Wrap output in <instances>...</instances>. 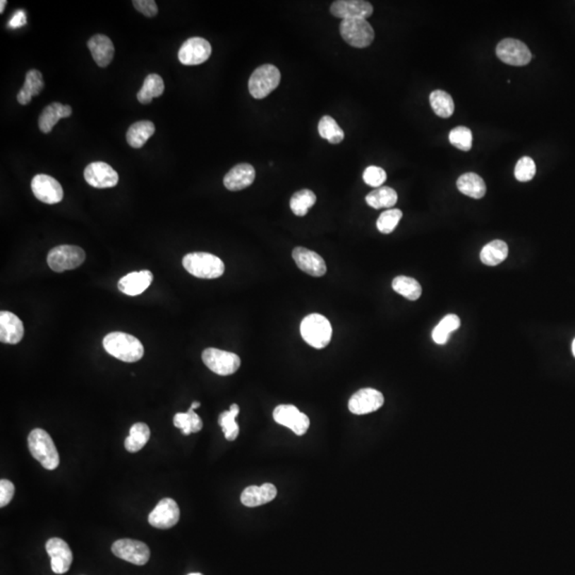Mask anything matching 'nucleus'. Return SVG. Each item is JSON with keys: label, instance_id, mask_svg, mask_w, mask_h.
Returning <instances> with one entry per match:
<instances>
[{"label": "nucleus", "instance_id": "1", "mask_svg": "<svg viewBox=\"0 0 575 575\" xmlns=\"http://www.w3.org/2000/svg\"><path fill=\"white\" fill-rule=\"evenodd\" d=\"M102 344L107 353L124 363H137L144 355L141 341L126 332H110L104 337Z\"/></svg>", "mask_w": 575, "mask_h": 575}, {"label": "nucleus", "instance_id": "2", "mask_svg": "<svg viewBox=\"0 0 575 575\" xmlns=\"http://www.w3.org/2000/svg\"><path fill=\"white\" fill-rule=\"evenodd\" d=\"M28 447L31 455L46 470H54L59 467V453L52 437L41 428H35L28 436Z\"/></svg>", "mask_w": 575, "mask_h": 575}, {"label": "nucleus", "instance_id": "3", "mask_svg": "<svg viewBox=\"0 0 575 575\" xmlns=\"http://www.w3.org/2000/svg\"><path fill=\"white\" fill-rule=\"evenodd\" d=\"M183 265L191 275L202 279L221 277L225 272L223 261L209 253H190L183 257Z\"/></svg>", "mask_w": 575, "mask_h": 575}, {"label": "nucleus", "instance_id": "4", "mask_svg": "<svg viewBox=\"0 0 575 575\" xmlns=\"http://www.w3.org/2000/svg\"><path fill=\"white\" fill-rule=\"evenodd\" d=\"M301 334L310 346L321 350L326 348L332 340V324L324 315L313 313L303 320Z\"/></svg>", "mask_w": 575, "mask_h": 575}, {"label": "nucleus", "instance_id": "5", "mask_svg": "<svg viewBox=\"0 0 575 575\" xmlns=\"http://www.w3.org/2000/svg\"><path fill=\"white\" fill-rule=\"evenodd\" d=\"M280 78L279 70L273 64L259 66L250 76L248 91L256 99H263L279 85Z\"/></svg>", "mask_w": 575, "mask_h": 575}, {"label": "nucleus", "instance_id": "6", "mask_svg": "<svg viewBox=\"0 0 575 575\" xmlns=\"http://www.w3.org/2000/svg\"><path fill=\"white\" fill-rule=\"evenodd\" d=\"M340 35L349 45L356 48L368 47L375 37L374 29L363 18L343 20L340 24Z\"/></svg>", "mask_w": 575, "mask_h": 575}, {"label": "nucleus", "instance_id": "7", "mask_svg": "<svg viewBox=\"0 0 575 575\" xmlns=\"http://www.w3.org/2000/svg\"><path fill=\"white\" fill-rule=\"evenodd\" d=\"M85 259V250L79 246H60L50 250L47 256V263L52 271L62 273L80 267Z\"/></svg>", "mask_w": 575, "mask_h": 575}, {"label": "nucleus", "instance_id": "8", "mask_svg": "<svg viewBox=\"0 0 575 575\" xmlns=\"http://www.w3.org/2000/svg\"><path fill=\"white\" fill-rule=\"evenodd\" d=\"M202 361L213 373L227 376L235 374L241 365V359L237 354L209 348L202 352Z\"/></svg>", "mask_w": 575, "mask_h": 575}, {"label": "nucleus", "instance_id": "9", "mask_svg": "<svg viewBox=\"0 0 575 575\" xmlns=\"http://www.w3.org/2000/svg\"><path fill=\"white\" fill-rule=\"evenodd\" d=\"M497 58L512 66H528L532 60V52L523 42L516 39H504L497 44Z\"/></svg>", "mask_w": 575, "mask_h": 575}, {"label": "nucleus", "instance_id": "10", "mask_svg": "<svg viewBox=\"0 0 575 575\" xmlns=\"http://www.w3.org/2000/svg\"><path fill=\"white\" fill-rule=\"evenodd\" d=\"M112 553L121 559L137 566H143L150 560V547L141 541L120 539L112 545Z\"/></svg>", "mask_w": 575, "mask_h": 575}, {"label": "nucleus", "instance_id": "11", "mask_svg": "<svg viewBox=\"0 0 575 575\" xmlns=\"http://www.w3.org/2000/svg\"><path fill=\"white\" fill-rule=\"evenodd\" d=\"M273 418L276 423L290 428L298 436L306 434L310 426L309 418L293 405H279L276 407Z\"/></svg>", "mask_w": 575, "mask_h": 575}, {"label": "nucleus", "instance_id": "12", "mask_svg": "<svg viewBox=\"0 0 575 575\" xmlns=\"http://www.w3.org/2000/svg\"><path fill=\"white\" fill-rule=\"evenodd\" d=\"M212 48L202 37H190L181 45L178 59L183 66H200L210 58Z\"/></svg>", "mask_w": 575, "mask_h": 575}, {"label": "nucleus", "instance_id": "13", "mask_svg": "<svg viewBox=\"0 0 575 575\" xmlns=\"http://www.w3.org/2000/svg\"><path fill=\"white\" fill-rule=\"evenodd\" d=\"M181 518V509L176 502L169 497L161 500L156 507L154 508L150 516L148 522L150 526L161 530H167L178 523Z\"/></svg>", "mask_w": 575, "mask_h": 575}, {"label": "nucleus", "instance_id": "14", "mask_svg": "<svg viewBox=\"0 0 575 575\" xmlns=\"http://www.w3.org/2000/svg\"><path fill=\"white\" fill-rule=\"evenodd\" d=\"M31 189L35 198L45 204H58L63 200L62 186L49 175H35L31 181Z\"/></svg>", "mask_w": 575, "mask_h": 575}, {"label": "nucleus", "instance_id": "15", "mask_svg": "<svg viewBox=\"0 0 575 575\" xmlns=\"http://www.w3.org/2000/svg\"><path fill=\"white\" fill-rule=\"evenodd\" d=\"M384 395L372 388L361 389L349 401V409L354 415H367L378 411L384 405Z\"/></svg>", "mask_w": 575, "mask_h": 575}, {"label": "nucleus", "instance_id": "16", "mask_svg": "<svg viewBox=\"0 0 575 575\" xmlns=\"http://www.w3.org/2000/svg\"><path fill=\"white\" fill-rule=\"evenodd\" d=\"M330 13L342 20H367L373 14V6L363 0H338L330 6Z\"/></svg>", "mask_w": 575, "mask_h": 575}, {"label": "nucleus", "instance_id": "17", "mask_svg": "<svg viewBox=\"0 0 575 575\" xmlns=\"http://www.w3.org/2000/svg\"><path fill=\"white\" fill-rule=\"evenodd\" d=\"M85 179L92 187L107 189L118 185L119 175L115 169L107 163L93 162L85 167Z\"/></svg>", "mask_w": 575, "mask_h": 575}, {"label": "nucleus", "instance_id": "18", "mask_svg": "<svg viewBox=\"0 0 575 575\" xmlns=\"http://www.w3.org/2000/svg\"><path fill=\"white\" fill-rule=\"evenodd\" d=\"M46 551L52 558V569L56 574H64L70 570L73 562V552L61 538H50L46 543Z\"/></svg>", "mask_w": 575, "mask_h": 575}, {"label": "nucleus", "instance_id": "19", "mask_svg": "<svg viewBox=\"0 0 575 575\" xmlns=\"http://www.w3.org/2000/svg\"><path fill=\"white\" fill-rule=\"evenodd\" d=\"M292 257L300 270L313 277H322L327 271L324 259L313 250L300 246L294 248Z\"/></svg>", "mask_w": 575, "mask_h": 575}, {"label": "nucleus", "instance_id": "20", "mask_svg": "<svg viewBox=\"0 0 575 575\" xmlns=\"http://www.w3.org/2000/svg\"><path fill=\"white\" fill-rule=\"evenodd\" d=\"M256 171L248 163L236 165L224 177V186L229 191H241L254 183Z\"/></svg>", "mask_w": 575, "mask_h": 575}, {"label": "nucleus", "instance_id": "21", "mask_svg": "<svg viewBox=\"0 0 575 575\" xmlns=\"http://www.w3.org/2000/svg\"><path fill=\"white\" fill-rule=\"evenodd\" d=\"M24 337V324L20 317L9 311L0 313V341L7 344H18Z\"/></svg>", "mask_w": 575, "mask_h": 575}, {"label": "nucleus", "instance_id": "22", "mask_svg": "<svg viewBox=\"0 0 575 575\" xmlns=\"http://www.w3.org/2000/svg\"><path fill=\"white\" fill-rule=\"evenodd\" d=\"M154 276L152 272L144 271L133 272L121 278L119 282V290L122 293L129 296H137L143 293L152 284Z\"/></svg>", "mask_w": 575, "mask_h": 575}, {"label": "nucleus", "instance_id": "23", "mask_svg": "<svg viewBox=\"0 0 575 575\" xmlns=\"http://www.w3.org/2000/svg\"><path fill=\"white\" fill-rule=\"evenodd\" d=\"M94 61L100 68H107L114 56V45L107 35H96L87 42Z\"/></svg>", "mask_w": 575, "mask_h": 575}, {"label": "nucleus", "instance_id": "24", "mask_svg": "<svg viewBox=\"0 0 575 575\" xmlns=\"http://www.w3.org/2000/svg\"><path fill=\"white\" fill-rule=\"evenodd\" d=\"M277 495V489L273 484L250 486L241 495V503L246 507H257L273 501Z\"/></svg>", "mask_w": 575, "mask_h": 575}, {"label": "nucleus", "instance_id": "25", "mask_svg": "<svg viewBox=\"0 0 575 575\" xmlns=\"http://www.w3.org/2000/svg\"><path fill=\"white\" fill-rule=\"evenodd\" d=\"M73 110L68 104L52 102L44 109L39 118V127L42 133H52V128L61 119L70 118Z\"/></svg>", "mask_w": 575, "mask_h": 575}, {"label": "nucleus", "instance_id": "26", "mask_svg": "<svg viewBox=\"0 0 575 575\" xmlns=\"http://www.w3.org/2000/svg\"><path fill=\"white\" fill-rule=\"evenodd\" d=\"M457 189L469 198L480 200L486 194L487 188L484 179L476 173H466L457 181Z\"/></svg>", "mask_w": 575, "mask_h": 575}, {"label": "nucleus", "instance_id": "27", "mask_svg": "<svg viewBox=\"0 0 575 575\" xmlns=\"http://www.w3.org/2000/svg\"><path fill=\"white\" fill-rule=\"evenodd\" d=\"M44 79L41 72L37 70H30L26 74L24 85L18 94V100L20 104H28L33 96L39 95L43 91Z\"/></svg>", "mask_w": 575, "mask_h": 575}, {"label": "nucleus", "instance_id": "28", "mask_svg": "<svg viewBox=\"0 0 575 575\" xmlns=\"http://www.w3.org/2000/svg\"><path fill=\"white\" fill-rule=\"evenodd\" d=\"M155 133L154 123L150 121H140L129 127L126 139L133 148H141Z\"/></svg>", "mask_w": 575, "mask_h": 575}, {"label": "nucleus", "instance_id": "29", "mask_svg": "<svg viewBox=\"0 0 575 575\" xmlns=\"http://www.w3.org/2000/svg\"><path fill=\"white\" fill-rule=\"evenodd\" d=\"M164 92V83L158 74H150L144 80L143 87L138 92V100L141 104H147L155 97H160Z\"/></svg>", "mask_w": 575, "mask_h": 575}, {"label": "nucleus", "instance_id": "30", "mask_svg": "<svg viewBox=\"0 0 575 575\" xmlns=\"http://www.w3.org/2000/svg\"><path fill=\"white\" fill-rule=\"evenodd\" d=\"M508 256V246L502 240H495L483 248L480 260L484 265L495 267L503 262Z\"/></svg>", "mask_w": 575, "mask_h": 575}, {"label": "nucleus", "instance_id": "31", "mask_svg": "<svg viewBox=\"0 0 575 575\" xmlns=\"http://www.w3.org/2000/svg\"><path fill=\"white\" fill-rule=\"evenodd\" d=\"M365 202L374 209L391 208L397 202V193L390 187H380L365 196Z\"/></svg>", "mask_w": 575, "mask_h": 575}, {"label": "nucleus", "instance_id": "32", "mask_svg": "<svg viewBox=\"0 0 575 575\" xmlns=\"http://www.w3.org/2000/svg\"><path fill=\"white\" fill-rule=\"evenodd\" d=\"M150 438V430L145 423L133 424L125 440V447L129 453H137L145 447Z\"/></svg>", "mask_w": 575, "mask_h": 575}, {"label": "nucleus", "instance_id": "33", "mask_svg": "<svg viewBox=\"0 0 575 575\" xmlns=\"http://www.w3.org/2000/svg\"><path fill=\"white\" fill-rule=\"evenodd\" d=\"M392 288L397 293L401 294L409 301L419 300L422 294V286L415 278L407 276H397L393 279Z\"/></svg>", "mask_w": 575, "mask_h": 575}, {"label": "nucleus", "instance_id": "34", "mask_svg": "<svg viewBox=\"0 0 575 575\" xmlns=\"http://www.w3.org/2000/svg\"><path fill=\"white\" fill-rule=\"evenodd\" d=\"M430 102L434 112L440 118L447 119L453 115L455 106H454L453 98L447 92L442 90L432 92L430 95Z\"/></svg>", "mask_w": 575, "mask_h": 575}, {"label": "nucleus", "instance_id": "35", "mask_svg": "<svg viewBox=\"0 0 575 575\" xmlns=\"http://www.w3.org/2000/svg\"><path fill=\"white\" fill-rule=\"evenodd\" d=\"M240 408L237 404L230 406L229 411H224L219 415V424L224 432V436L228 441H234L239 436L240 428L236 422V418L239 415Z\"/></svg>", "mask_w": 575, "mask_h": 575}, {"label": "nucleus", "instance_id": "36", "mask_svg": "<svg viewBox=\"0 0 575 575\" xmlns=\"http://www.w3.org/2000/svg\"><path fill=\"white\" fill-rule=\"evenodd\" d=\"M460 327V319L456 315H447L432 330V340L439 345H444L449 341L451 332Z\"/></svg>", "mask_w": 575, "mask_h": 575}, {"label": "nucleus", "instance_id": "37", "mask_svg": "<svg viewBox=\"0 0 575 575\" xmlns=\"http://www.w3.org/2000/svg\"><path fill=\"white\" fill-rule=\"evenodd\" d=\"M174 425L177 428H181L183 435L192 434V432H198L202 430V421L198 413H194V409L190 407L188 413H178L174 417Z\"/></svg>", "mask_w": 575, "mask_h": 575}, {"label": "nucleus", "instance_id": "38", "mask_svg": "<svg viewBox=\"0 0 575 575\" xmlns=\"http://www.w3.org/2000/svg\"><path fill=\"white\" fill-rule=\"evenodd\" d=\"M317 202V196L310 190H301L296 192L290 200V208L292 212L298 217H305L308 213L309 208Z\"/></svg>", "mask_w": 575, "mask_h": 575}, {"label": "nucleus", "instance_id": "39", "mask_svg": "<svg viewBox=\"0 0 575 575\" xmlns=\"http://www.w3.org/2000/svg\"><path fill=\"white\" fill-rule=\"evenodd\" d=\"M320 135L323 139L327 140L330 144H339L344 139V131L339 126L338 123L329 115H325L320 120L319 126Z\"/></svg>", "mask_w": 575, "mask_h": 575}, {"label": "nucleus", "instance_id": "40", "mask_svg": "<svg viewBox=\"0 0 575 575\" xmlns=\"http://www.w3.org/2000/svg\"><path fill=\"white\" fill-rule=\"evenodd\" d=\"M449 140L452 145L455 146L458 150L469 152L472 148L473 135H472V131L468 127L458 126L451 131Z\"/></svg>", "mask_w": 575, "mask_h": 575}, {"label": "nucleus", "instance_id": "41", "mask_svg": "<svg viewBox=\"0 0 575 575\" xmlns=\"http://www.w3.org/2000/svg\"><path fill=\"white\" fill-rule=\"evenodd\" d=\"M403 212L399 209H389L384 211L378 217L377 229L384 235H389L397 228V224L401 221Z\"/></svg>", "mask_w": 575, "mask_h": 575}, {"label": "nucleus", "instance_id": "42", "mask_svg": "<svg viewBox=\"0 0 575 575\" xmlns=\"http://www.w3.org/2000/svg\"><path fill=\"white\" fill-rule=\"evenodd\" d=\"M536 164L530 157H522L514 167V177L521 183L532 181L536 175Z\"/></svg>", "mask_w": 575, "mask_h": 575}, {"label": "nucleus", "instance_id": "43", "mask_svg": "<svg viewBox=\"0 0 575 575\" xmlns=\"http://www.w3.org/2000/svg\"><path fill=\"white\" fill-rule=\"evenodd\" d=\"M387 174L384 169L375 165L368 167L363 171V181L370 187L380 188L386 181Z\"/></svg>", "mask_w": 575, "mask_h": 575}, {"label": "nucleus", "instance_id": "44", "mask_svg": "<svg viewBox=\"0 0 575 575\" xmlns=\"http://www.w3.org/2000/svg\"><path fill=\"white\" fill-rule=\"evenodd\" d=\"M133 5L138 11L141 12L147 18H154L158 14V7L154 0H135L133 1Z\"/></svg>", "mask_w": 575, "mask_h": 575}, {"label": "nucleus", "instance_id": "45", "mask_svg": "<svg viewBox=\"0 0 575 575\" xmlns=\"http://www.w3.org/2000/svg\"><path fill=\"white\" fill-rule=\"evenodd\" d=\"M14 491H16V487L13 483L8 480H0V506L1 507H5L11 502V500L13 499Z\"/></svg>", "mask_w": 575, "mask_h": 575}, {"label": "nucleus", "instance_id": "46", "mask_svg": "<svg viewBox=\"0 0 575 575\" xmlns=\"http://www.w3.org/2000/svg\"><path fill=\"white\" fill-rule=\"evenodd\" d=\"M27 23V16L25 11L23 10H18V11L16 12L13 16H12L11 20L9 23V27L11 28H20V27L24 26L26 25Z\"/></svg>", "mask_w": 575, "mask_h": 575}, {"label": "nucleus", "instance_id": "47", "mask_svg": "<svg viewBox=\"0 0 575 575\" xmlns=\"http://www.w3.org/2000/svg\"><path fill=\"white\" fill-rule=\"evenodd\" d=\"M0 4H1V6H0V7H1V9H0V13H4V10H5L6 5H7V1H6V0H1V3Z\"/></svg>", "mask_w": 575, "mask_h": 575}, {"label": "nucleus", "instance_id": "48", "mask_svg": "<svg viewBox=\"0 0 575 575\" xmlns=\"http://www.w3.org/2000/svg\"><path fill=\"white\" fill-rule=\"evenodd\" d=\"M200 401H193V403H192V405H191V407L193 409L198 408V407H200Z\"/></svg>", "mask_w": 575, "mask_h": 575}, {"label": "nucleus", "instance_id": "49", "mask_svg": "<svg viewBox=\"0 0 575 575\" xmlns=\"http://www.w3.org/2000/svg\"><path fill=\"white\" fill-rule=\"evenodd\" d=\"M572 353H573V355H574V357H575V339H574V341H573V343H572Z\"/></svg>", "mask_w": 575, "mask_h": 575}, {"label": "nucleus", "instance_id": "50", "mask_svg": "<svg viewBox=\"0 0 575 575\" xmlns=\"http://www.w3.org/2000/svg\"><path fill=\"white\" fill-rule=\"evenodd\" d=\"M189 575H202V573H191V574Z\"/></svg>", "mask_w": 575, "mask_h": 575}]
</instances>
